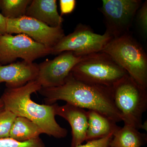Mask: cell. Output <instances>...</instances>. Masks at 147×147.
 <instances>
[{"instance_id": "1", "label": "cell", "mask_w": 147, "mask_h": 147, "mask_svg": "<svg viewBox=\"0 0 147 147\" xmlns=\"http://www.w3.org/2000/svg\"><path fill=\"white\" fill-rule=\"evenodd\" d=\"M38 92L44 97L47 105L63 100L80 108L94 110L116 122L123 121L114 103L112 88L83 82L74 78L71 73L62 86L42 88Z\"/></svg>"}, {"instance_id": "2", "label": "cell", "mask_w": 147, "mask_h": 147, "mask_svg": "<svg viewBox=\"0 0 147 147\" xmlns=\"http://www.w3.org/2000/svg\"><path fill=\"white\" fill-rule=\"evenodd\" d=\"M42 88L36 80L15 88H6L1 98L4 109L17 117L28 119L37 125L43 134L61 139L66 137L68 131L61 127L55 119L56 103L53 105L38 104L32 100L31 96Z\"/></svg>"}, {"instance_id": "3", "label": "cell", "mask_w": 147, "mask_h": 147, "mask_svg": "<svg viewBox=\"0 0 147 147\" xmlns=\"http://www.w3.org/2000/svg\"><path fill=\"white\" fill-rule=\"evenodd\" d=\"M101 52L110 55L138 84L147 88L146 53L129 33L113 38Z\"/></svg>"}, {"instance_id": "4", "label": "cell", "mask_w": 147, "mask_h": 147, "mask_svg": "<svg viewBox=\"0 0 147 147\" xmlns=\"http://www.w3.org/2000/svg\"><path fill=\"white\" fill-rule=\"evenodd\" d=\"M70 73L78 80L110 88L128 74L110 55L102 52L85 56Z\"/></svg>"}, {"instance_id": "5", "label": "cell", "mask_w": 147, "mask_h": 147, "mask_svg": "<svg viewBox=\"0 0 147 147\" xmlns=\"http://www.w3.org/2000/svg\"><path fill=\"white\" fill-rule=\"evenodd\" d=\"M113 98L124 124L139 130L147 109V90L129 74L112 88Z\"/></svg>"}, {"instance_id": "6", "label": "cell", "mask_w": 147, "mask_h": 147, "mask_svg": "<svg viewBox=\"0 0 147 147\" xmlns=\"http://www.w3.org/2000/svg\"><path fill=\"white\" fill-rule=\"evenodd\" d=\"M113 39L107 32L103 34H98L88 26L79 24L73 32L65 36L51 49V54L59 55L71 51L76 56L85 57L101 52Z\"/></svg>"}, {"instance_id": "7", "label": "cell", "mask_w": 147, "mask_h": 147, "mask_svg": "<svg viewBox=\"0 0 147 147\" xmlns=\"http://www.w3.org/2000/svg\"><path fill=\"white\" fill-rule=\"evenodd\" d=\"M51 54V49L24 34H6L0 37V65L12 63L21 58L34 62L36 59Z\"/></svg>"}, {"instance_id": "8", "label": "cell", "mask_w": 147, "mask_h": 147, "mask_svg": "<svg viewBox=\"0 0 147 147\" xmlns=\"http://www.w3.org/2000/svg\"><path fill=\"white\" fill-rule=\"evenodd\" d=\"M142 4L141 0H103L100 11L104 17L106 32L117 38L129 30Z\"/></svg>"}, {"instance_id": "9", "label": "cell", "mask_w": 147, "mask_h": 147, "mask_svg": "<svg viewBox=\"0 0 147 147\" xmlns=\"http://www.w3.org/2000/svg\"><path fill=\"white\" fill-rule=\"evenodd\" d=\"M7 33L26 35L51 49L65 36L62 26L50 27L26 16L15 19H7Z\"/></svg>"}, {"instance_id": "10", "label": "cell", "mask_w": 147, "mask_h": 147, "mask_svg": "<svg viewBox=\"0 0 147 147\" xmlns=\"http://www.w3.org/2000/svg\"><path fill=\"white\" fill-rule=\"evenodd\" d=\"M84 57L76 56L71 51H66L53 59L47 60L38 64L39 71L36 80L42 88L62 86L73 67Z\"/></svg>"}, {"instance_id": "11", "label": "cell", "mask_w": 147, "mask_h": 147, "mask_svg": "<svg viewBox=\"0 0 147 147\" xmlns=\"http://www.w3.org/2000/svg\"><path fill=\"white\" fill-rule=\"evenodd\" d=\"M38 71V64L25 61L0 65V85L5 82L8 88L23 86L36 80Z\"/></svg>"}, {"instance_id": "12", "label": "cell", "mask_w": 147, "mask_h": 147, "mask_svg": "<svg viewBox=\"0 0 147 147\" xmlns=\"http://www.w3.org/2000/svg\"><path fill=\"white\" fill-rule=\"evenodd\" d=\"M55 112L56 115L63 118L71 126V147H76L82 144L86 140L88 127L87 111L84 108L66 103L62 106L56 103Z\"/></svg>"}, {"instance_id": "13", "label": "cell", "mask_w": 147, "mask_h": 147, "mask_svg": "<svg viewBox=\"0 0 147 147\" xmlns=\"http://www.w3.org/2000/svg\"><path fill=\"white\" fill-rule=\"evenodd\" d=\"M26 16L51 27L61 26L63 21L58 12L56 0H32L27 9Z\"/></svg>"}, {"instance_id": "14", "label": "cell", "mask_w": 147, "mask_h": 147, "mask_svg": "<svg viewBox=\"0 0 147 147\" xmlns=\"http://www.w3.org/2000/svg\"><path fill=\"white\" fill-rule=\"evenodd\" d=\"M88 127L86 142L101 139L113 134L120 128L117 122L94 110L87 111Z\"/></svg>"}, {"instance_id": "15", "label": "cell", "mask_w": 147, "mask_h": 147, "mask_svg": "<svg viewBox=\"0 0 147 147\" xmlns=\"http://www.w3.org/2000/svg\"><path fill=\"white\" fill-rule=\"evenodd\" d=\"M147 135L128 125L124 124L114 133L110 147H141L146 144Z\"/></svg>"}, {"instance_id": "16", "label": "cell", "mask_w": 147, "mask_h": 147, "mask_svg": "<svg viewBox=\"0 0 147 147\" xmlns=\"http://www.w3.org/2000/svg\"><path fill=\"white\" fill-rule=\"evenodd\" d=\"M43 131L37 125L28 119L17 117L13 122L9 137L19 142H26L39 137Z\"/></svg>"}, {"instance_id": "17", "label": "cell", "mask_w": 147, "mask_h": 147, "mask_svg": "<svg viewBox=\"0 0 147 147\" xmlns=\"http://www.w3.org/2000/svg\"><path fill=\"white\" fill-rule=\"evenodd\" d=\"M32 0H0V11L8 19H17L26 16Z\"/></svg>"}, {"instance_id": "18", "label": "cell", "mask_w": 147, "mask_h": 147, "mask_svg": "<svg viewBox=\"0 0 147 147\" xmlns=\"http://www.w3.org/2000/svg\"><path fill=\"white\" fill-rule=\"evenodd\" d=\"M17 116L6 109L0 111V139L9 137L13 122Z\"/></svg>"}, {"instance_id": "19", "label": "cell", "mask_w": 147, "mask_h": 147, "mask_svg": "<svg viewBox=\"0 0 147 147\" xmlns=\"http://www.w3.org/2000/svg\"><path fill=\"white\" fill-rule=\"evenodd\" d=\"M0 147H46L44 142L40 138L26 142H19L8 138L0 139Z\"/></svg>"}, {"instance_id": "20", "label": "cell", "mask_w": 147, "mask_h": 147, "mask_svg": "<svg viewBox=\"0 0 147 147\" xmlns=\"http://www.w3.org/2000/svg\"><path fill=\"white\" fill-rule=\"evenodd\" d=\"M137 23L145 36L147 34V1L142 3L137 11Z\"/></svg>"}, {"instance_id": "21", "label": "cell", "mask_w": 147, "mask_h": 147, "mask_svg": "<svg viewBox=\"0 0 147 147\" xmlns=\"http://www.w3.org/2000/svg\"><path fill=\"white\" fill-rule=\"evenodd\" d=\"M113 135V134H111L104 138L89 141L86 144H81L76 147H110Z\"/></svg>"}, {"instance_id": "22", "label": "cell", "mask_w": 147, "mask_h": 147, "mask_svg": "<svg viewBox=\"0 0 147 147\" xmlns=\"http://www.w3.org/2000/svg\"><path fill=\"white\" fill-rule=\"evenodd\" d=\"M61 14H68L74 10L76 4L75 0H60L59 1Z\"/></svg>"}, {"instance_id": "23", "label": "cell", "mask_w": 147, "mask_h": 147, "mask_svg": "<svg viewBox=\"0 0 147 147\" xmlns=\"http://www.w3.org/2000/svg\"><path fill=\"white\" fill-rule=\"evenodd\" d=\"M7 19L4 17L0 12V37L6 34Z\"/></svg>"}, {"instance_id": "24", "label": "cell", "mask_w": 147, "mask_h": 147, "mask_svg": "<svg viewBox=\"0 0 147 147\" xmlns=\"http://www.w3.org/2000/svg\"><path fill=\"white\" fill-rule=\"evenodd\" d=\"M4 106L3 102L0 98V111L4 109Z\"/></svg>"}]
</instances>
